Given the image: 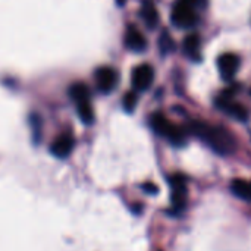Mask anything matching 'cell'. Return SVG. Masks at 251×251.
Listing matches in <instances>:
<instances>
[{
	"instance_id": "1",
	"label": "cell",
	"mask_w": 251,
	"mask_h": 251,
	"mask_svg": "<svg viewBox=\"0 0 251 251\" xmlns=\"http://www.w3.org/2000/svg\"><path fill=\"white\" fill-rule=\"evenodd\" d=\"M188 131L204 141L218 154L226 156L235 150V138L222 126H212L201 121H193L188 125Z\"/></svg>"
},
{
	"instance_id": "2",
	"label": "cell",
	"mask_w": 251,
	"mask_h": 251,
	"mask_svg": "<svg viewBox=\"0 0 251 251\" xmlns=\"http://www.w3.org/2000/svg\"><path fill=\"white\" fill-rule=\"evenodd\" d=\"M150 125L153 128V131L156 134H159L160 137H165L172 146L181 147L185 144L187 135H185V129L176 126L175 124H172L162 112H156L151 115L150 118Z\"/></svg>"
},
{
	"instance_id": "3",
	"label": "cell",
	"mask_w": 251,
	"mask_h": 251,
	"mask_svg": "<svg viewBox=\"0 0 251 251\" xmlns=\"http://www.w3.org/2000/svg\"><path fill=\"white\" fill-rule=\"evenodd\" d=\"M171 21L176 28H191L199 22V15L196 7L190 6L188 3L182 0H176L174 4L172 13H171Z\"/></svg>"
},
{
	"instance_id": "4",
	"label": "cell",
	"mask_w": 251,
	"mask_h": 251,
	"mask_svg": "<svg viewBox=\"0 0 251 251\" xmlns=\"http://www.w3.org/2000/svg\"><path fill=\"white\" fill-rule=\"evenodd\" d=\"M169 185L172 188V196H171L172 207L176 213L182 212L187 203V181L182 175L175 174L169 178Z\"/></svg>"
},
{
	"instance_id": "5",
	"label": "cell",
	"mask_w": 251,
	"mask_h": 251,
	"mask_svg": "<svg viewBox=\"0 0 251 251\" xmlns=\"http://www.w3.org/2000/svg\"><path fill=\"white\" fill-rule=\"evenodd\" d=\"M118 78H119L118 72L113 68H110V66H100L94 72L96 87L103 94H109V93H112L116 88Z\"/></svg>"
},
{
	"instance_id": "6",
	"label": "cell",
	"mask_w": 251,
	"mask_h": 251,
	"mask_svg": "<svg viewBox=\"0 0 251 251\" xmlns=\"http://www.w3.org/2000/svg\"><path fill=\"white\" fill-rule=\"evenodd\" d=\"M154 79V69L149 63L138 65L131 74V82L135 91H146L151 87Z\"/></svg>"
},
{
	"instance_id": "7",
	"label": "cell",
	"mask_w": 251,
	"mask_h": 251,
	"mask_svg": "<svg viewBox=\"0 0 251 251\" xmlns=\"http://www.w3.org/2000/svg\"><path fill=\"white\" fill-rule=\"evenodd\" d=\"M216 107L219 110H222L224 113L229 115L231 118H234L235 121H240V122H246L249 119V110L237 103V101H232L231 99H226V97H219L216 101H215Z\"/></svg>"
},
{
	"instance_id": "8",
	"label": "cell",
	"mask_w": 251,
	"mask_h": 251,
	"mask_svg": "<svg viewBox=\"0 0 251 251\" xmlns=\"http://www.w3.org/2000/svg\"><path fill=\"white\" fill-rule=\"evenodd\" d=\"M218 68L225 81H232L240 68V57L235 53H224L218 57Z\"/></svg>"
},
{
	"instance_id": "9",
	"label": "cell",
	"mask_w": 251,
	"mask_h": 251,
	"mask_svg": "<svg viewBox=\"0 0 251 251\" xmlns=\"http://www.w3.org/2000/svg\"><path fill=\"white\" fill-rule=\"evenodd\" d=\"M124 43H125V47L131 51H135V53H141L146 50L147 47V40L146 37L141 34V31L134 26V25H129L125 31V38H124Z\"/></svg>"
},
{
	"instance_id": "10",
	"label": "cell",
	"mask_w": 251,
	"mask_h": 251,
	"mask_svg": "<svg viewBox=\"0 0 251 251\" xmlns=\"http://www.w3.org/2000/svg\"><path fill=\"white\" fill-rule=\"evenodd\" d=\"M75 146V140L71 134H62L59 135L51 144H50V153L57 159H66Z\"/></svg>"
},
{
	"instance_id": "11",
	"label": "cell",
	"mask_w": 251,
	"mask_h": 251,
	"mask_svg": "<svg viewBox=\"0 0 251 251\" xmlns=\"http://www.w3.org/2000/svg\"><path fill=\"white\" fill-rule=\"evenodd\" d=\"M182 50L185 53L187 57H190L191 60H200L201 59V40L199 34H190L185 37L184 43H182Z\"/></svg>"
},
{
	"instance_id": "12",
	"label": "cell",
	"mask_w": 251,
	"mask_h": 251,
	"mask_svg": "<svg viewBox=\"0 0 251 251\" xmlns=\"http://www.w3.org/2000/svg\"><path fill=\"white\" fill-rule=\"evenodd\" d=\"M140 15H141V19L144 21V24L150 29H154L157 26V24H159V12H157L156 4L151 0H144L143 1L141 9H140Z\"/></svg>"
},
{
	"instance_id": "13",
	"label": "cell",
	"mask_w": 251,
	"mask_h": 251,
	"mask_svg": "<svg viewBox=\"0 0 251 251\" xmlns=\"http://www.w3.org/2000/svg\"><path fill=\"white\" fill-rule=\"evenodd\" d=\"M231 191L235 197L246 201H251V181L234 179L231 184Z\"/></svg>"
},
{
	"instance_id": "14",
	"label": "cell",
	"mask_w": 251,
	"mask_h": 251,
	"mask_svg": "<svg viewBox=\"0 0 251 251\" xmlns=\"http://www.w3.org/2000/svg\"><path fill=\"white\" fill-rule=\"evenodd\" d=\"M69 96L75 101V104L90 100V88L82 82H75L69 87Z\"/></svg>"
},
{
	"instance_id": "15",
	"label": "cell",
	"mask_w": 251,
	"mask_h": 251,
	"mask_svg": "<svg viewBox=\"0 0 251 251\" xmlns=\"http://www.w3.org/2000/svg\"><path fill=\"white\" fill-rule=\"evenodd\" d=\"M76 112H78V116H79L82 124L91 125L94 122V110H93V106H91L90 100L76 103Z\"/></svg>"
},
{
	"instance_id": "16",
	"label": "cell",
	"mask_w": 251,
	"mask_h": 251,
	"mask_svg": "<svg viewBox=\"0 0 251 251\" xmlns=\"http://www.w3.org/2000/svg\"><path fill=\"white\" fill-rule=\"evenodd\" d=\"M137 103H138V96H137V93H135V91H128V93L124 96L122 104H124L125 112H128V113L134 112V109H135Z\"/></svg>"
},
{
	"instance_id": "17",
	"label": "cell",
	"mask_w": 251,
	"mask_h": 251,
	"mask_svg": "<svg viewBox=\"0 0 251 251\" xmlns=\"http://www.w3.org/2000/svg\"><path fill=\"white\" fill-rule=\"evenodd\" d=\"M159 47H160V50H162L163 54L171 53V51L175 50V41L171 38V35H169L166 31L162 34V37H160V40H159Z\"/></svg>"
},
{
	"instance_id": "18",
	"label": "cell",
	"mask_w": 251,
	"mask_h": 251,
	"mask_svg": "<svg viewBox=\"0 0 251 251\" xmlns=\"http://www.w3.org/2000/svg\"><path fill=\"white\" fill-rule=\"evenodd\" d=\"M143 190H144V191H147V194H150V196H154V194L157 193V187H156L153 182H147V184H144V185H143Z\"/></svg>"
},
{
	"instance_id": "19",
	"label": "cell",
	"mask_w": 251,
	"mask_h": 251,
	"mask_svg": "<svg viewBox=\"0 0 251 251\" xmlns=\"http://www.w3.org/2000/svg\"><path fill=\"white\" fill-rule=\"evenodd\" d=\"M182 1L188 3V4H190V6H193V7H197V6L204 4V0H182Z\"/></svg>"
},
{
	"instance_id": "20",
	"label": "cell",
	"mask_w": 251,
	"mask_h": 251,
	"mask_svg": "<svg viewBox=\"0 0 251 251\" xmlns=\"http://www.w3.org/2000/svg\"><path fill=\"white\" fill-rule=\"evenodd\" d=\"M116 1H118L119 4H124V3H125V0H116Z\"/></svg>"
}]
</instances>
